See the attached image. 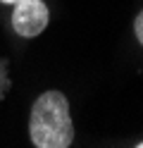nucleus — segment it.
Listing matches in <instances>:
<instances>
[{"instance_id":"obj_1","label":"nucleus","mask_w":143,"mask_h":148,"mask_svg":"<svg viewBox=\"0 0 143 148\" xmlns=\"http://www.w3.org/2000/svg\"><path fill=\"white\" fill-rule=\"evenodd\" d=\"M29 134L36 148H69L74 141V124L69 117V100L60 91H45L36 98L29 117Z\"/></svg>"},{"instance_id":"obj_2","label":"nucleus","mask_w":143,"mask_h":148,"mask_svg":"<svg viewBox=\"0 0 143 148\" xmlns=\"http://www.w3.org/2000/svg\"><path fill=\"white\" fill-rule=\"evenodd\" d=\"M48 19H50V12H48L43 0H19V3H14L12 26L24 38H34L41 31H45Z\"/></svg>"},{"instance_id":"obj_3","label":"nucleus","mask_w":143,"mask_h":148,"mask_svg":"<svg viewBox=\"0 0 143 148\" xmlns=\"http://www.w3.org/2000/svg\"><path fill=\"white\" fill-rule=\"evenodd\" d=\"M133 29H136V38H138L141 45H143V12L136 17V24H133Z\"/></svg>"},{"instance_id":"obj_4","label":"nucleus","mask_w":143,"mask_h":148,"mask_svg":"<svg viewBox=\"0 0 143 148\" xmlns=\"http://www.w3.org/2000/svg\"><path fill=\"white\" fill-rule=\"evenodd\" d=\"M0 3H5V5H14V3H19V0H0Z\"/></svg>"},{"instance_id":"obj_5","label":"nucleus","mask_w":143,"mask_h":148,"mask_svg":"<svg viewBox=\"0 0 143 148\" xmlns=\"http://www.w3.org/2000/svg\"><path fill=\"white\" fill-rule=\"evenodd\" d=\"M136 148H143V141H141V143H138V146H136Z\"/></svg>"}]
</instances>
